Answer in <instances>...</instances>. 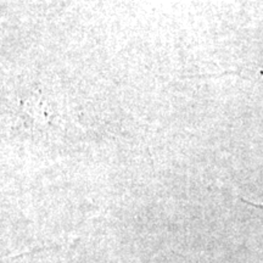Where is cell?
<instances>
[{
	"instance_id": "6da1fadb",
	"label": "cell",
	"mask_w": 263,
	"mask_h": 263,
	"mask_svg": "<svg viewBox=\"0 0 263 263\" xmlns=\"http://www.w3.org/2000/svg\"><path fill=\"white\" fill-rule=\"evenodd\" d=\"M252 203V202H251ZM252 205H255V206H257V207H263V205L261 203V205H259V203H252Z\"/></svg>"
}]
</instances>
